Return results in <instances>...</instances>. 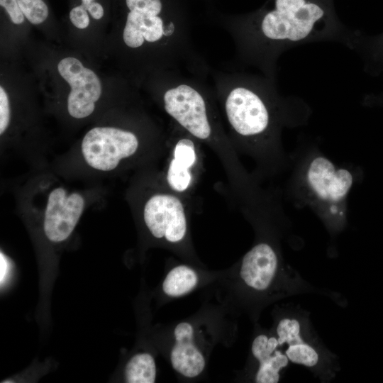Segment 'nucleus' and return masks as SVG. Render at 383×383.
Masks as SVG:
<instances>
[{"instance_id":"10","label":"nucleus","mask_w":383,"mask_h":383,"mask_svg":"<svg viewBox=\"0 0 383 383\" xmlns=\"http://www.w3.org/2000/svg\"><path fill=\"white\" fill-rule=\"evenodd\" d=\"M306 179L313 193L331 204L344 200L353 184V176L348 170L337 169L324 157H317L311 162Z\"/></svg>"},{"instance_id":"21","label":"nucleus","mask_w":383,"mask_h":383,"mask_svg":"<svg viewBox=\"0 0 383 383\" xmlns=\"http://www.w3.org/2000/svg\"><path fill=\"white\" fill-rule=\"evenodd\" d=\"M9 271V262L8 259L2 252L0 254V283H2L6 279V276Z\"/></svg>"},{"instance_id":"8","label":"nucleus","mask_w":383,"mask_h":383,"mask_svg":"<svg viewBox=\"0 0 383 383\" xmlns=\"http://www.w3.org/2000/svg\"><path fill=\"white\" fill-rule=\"evenodd\" d=\"M84 195L57 186L48 193L43 211V231L53 243L65 240L72 234L85 209Z\"/></svg>"},{"instance_id":"16","label":"nucleus","mask_w":383,"mask_h":383,"mask_svg":"<svg viewBox=\"0 0 383 383\" xmlns=\"http://www.w3.org/2000/svg\"><path fill=\"white\" fill-rule=\"evenodd\" d=\"M129 11L157 16L162 13V2L161 0H126Z\"/></svg>"},{"instance_id":"18","label":"nucleus","mask_w":383,"mask_h":383,"mask_svg":"<svg viewBox=\"0 0 383 383\" xmlns=\"http://www.w3.org/2000/svg\"><path fill=\"white\" fill-rule=\"evenodd\" d=\"M0 4L6 9L13 23L21 24L23 22L24 15L17 0H0Z\"/></svg>"},{"instance_id":"4","label":"nucleus","mask_w":383,"mask_h":383,"mask_svg":"<svg viewBox=\"0 0 383 383\" xmlns=\"http://www.w3.org/2000/svg\"><path fill=\"white\" fill-rule=\"evenodd\" d=\"M274 331L290 362L305 367L321 382L335 377L340 370L338 357L318 335L309 311L288 304L277 317Z\"/></svg>"},{"instance_id":"2","label":"nucleus","mask_w":383,"mask_h":383,"mask_svg":"<svg viewBox=\"0 0 383 383\" xmlns=\"http://www.w3.org/2000/svg\"><path fill=\"white\" fill-rule=\"evenodd\" d=\"M161 94L164 111L172 122L218 156L231 186L239 190L244 177L240 163L226 133L213 88L201 75L184 74L182 69L169 70Z\"/></svg>"},{"instance_id":"7","label":"nucleus","mask_w":383,"mask_h":383,"mask_svg":"<svg viewBox=\"0 0 383 383\" xmlns=\"http://www.w3.org/2000/svg\"><path fill=\"white\" fill-rule=\"evenodd\" d=\"M172 123L169 139L170 152L162 182L174 192L187 197L195 187L201 172V143Z\"/></svg>"},{"instance_id":"1","label":"nucleus","mask_w":383,"mask_h":383,"mask_svg":"<svg viewBox=\"0 0 383 383\" xmlns=\"http://www.w3.org/2000/svg\"><path fill=\"white\" fill-rule=\"evenodd\" d=\"M238 57L275 80L279 56L292 48L337 41L351 48L355 34L337 17L333 0H272L228 30Z\"/></svg>"},{"instance_id":"15","label":"nucleus","mask_w":383,"mask_h":383,"mask_svg":"<svg viewBox=\"0 0 383 383\" xmlns=\"http://www.w3.org/2000/svg\"><path fill=\"white\" fill-rule=\"evenodd\" d=\"M26 18L33 24L43 23L48 16V8L43 0H17Z\"/></svg>"},{"instance_id":"17","label":"nucleus","mask_w":383,"mask_h":383,"mask_svg":"<svg viewBox=\"0 0 383 383\" xmlns=\"http://www.w3.org/2000/svg\"><path fill=\"white\" fill-rule=\"evenodd\" d=\"M10 106L9 97L2 87H0V134L3 135L10 123Z\"/></svg>"},{"instance_id":"19","label":"nucleus","mask_w":383,"mask_h":383,"mask_svg":"<svg viewBox=\"0 0 383 383\" xmlns=\"http://www.w3.org/2000/svg\"><path fill=\"white\" fill-rule=\"evenodd\" d=\"M70 18L72 24L80 29L86 28L89 24L88 13L82 4L71 10Z\"/></svg>"},{"instance_id":"22","label":"nucleus","mask_w":383,"mask_h":383,"mask_svg":"<svg viewBox=\"0 0 383 383\" xmlns=\"http://www.w3.org/2000/svg\"><path fill=\"white\" fill-rule=\"evenodd\" d=\"M82 3H88V2L93 1L94 0H82Z\"/></svg>"},{"instance_id":"20","label":"nucleus","mask_w":383,"mask_h":383,"mask_svg":"<svg viewBox=\"0 0 383 383\" xmlns=\"http://www.w3.org/2000/svg\"><path fill=\"white\" fill-rule=\"evenodd\" d=\"M82 5L87 11L89 12L91 16L96 20L101 18L104 16V9L98 2L91 1L88 3H82Z\"/></svg>"},{"instance_id":"11","label":"nucleus","mask_w":383,"mask_h":383,"mask_svg":"<svg viewBox=\"0 0 383 383\" xmlns=\"http://www.w3.org/2000/svg\"><path fill=\"white\" fill-rule=\"evenodd\" d=\"M251 352L258 362L255 382H278L281 372L289 366L290 361L279 345L277 335L258 334L252 340Z\"/></svg>"},{"instance_id":"6","label":"nucleus","mask_w":383,"mask_h":383,"mask_svg":"<svg viewBox=\"0 0 383 383\" xmlns=\"http://www.w3.org/2000/svg\"><path fill=\"white\" fill-rule=\"evenodd\" d=\"M187 206L185 197L162 186L148 193L140 209L144 223L155 238L170 243L182 242L187 233Z\"/></svg>"},{"instance_id":"14","label":"nucleus","mask_w":383,"mask_h":383,"mask_svg":"<svg viewBox=\"0 0 383 383\" xmlns=\"http://www.w3.org/2000/svg\"><path fill=\"white\" fill-rule=\"evenodd\" d=\"M125 376L128 383L155 382L156 366L154 358L148 353L134 355L126 366Z\"/></svg>"},{"instance_id":"9","label":"nucleus","mask_w":383,"mask_h":383,"mask_svg":"<svg viewBox=\"0 0 383 383\" xmlns=\"http://www.w3.org/2000/svg\"><path fill=\"white\" fill-rule=\"evenodd\" d=\"M57 69L71 87L67 99L69 114L78 119L89 116L101 94V85L97 75L74 57L62 59L58 63Z\"/></svg>"},{"instance_id":"12","label":"nucleus","mask_w":383,"mask_h":383,"mask_svg":"<svg viewBox=\"0 0 383 383\" xmlns=\"http://www.w3.org/2000/svg\"><path fill=\"white\" fill-rule=\"evenodd\" d=\"M193 334L190 323H179L174 331L175 343L170 355L172 367L189 378L198 376L205 367L204 357L194 343Z\"/></svg>"},{"instance_id":"3","label":"nucleus","mask_w":383,"mask_h":383,"mask_svg":"<svg viewBox=\"0 0 383 383\" xmlns=\"http://www.w3.org/2000/svg\"><path fill=\"white\" fill-rule=\"evenodd\" d=\"M213 91L235 148L269 142L277 128L279 95L275 80L240 71H216Z\"/></svg>"},{"instance_id":"13","label":"nucleus","mask_w":383,"mask_h":383,"mask_svg":"<svg viewBox=\"0 0 383 383\" xmlns=\"http://www.w3.org/2000/svg\"><path fill=\"white\" fill-rule=\"evenodd\" d=\"M197 282V274L192 268L187 265H179L172 268L167 274L162 289L170 296H180L192 291Z\"/></svg>"},{"instance_id":"5","label":"nucleus","mask_w":383,"mask_h":383,"mask_svg":"<svg viewBox=\"0 0 383 383\" xmlns=\"http://www.w3.org/2000/svg\"><path fill=\"white\" fill-rule=\"evenodd\" d=\"M145 151L137 133L118 127H94L85 134L80 145L84 162L100 172L135 162Z\"/></svg>"}]
</instances>
